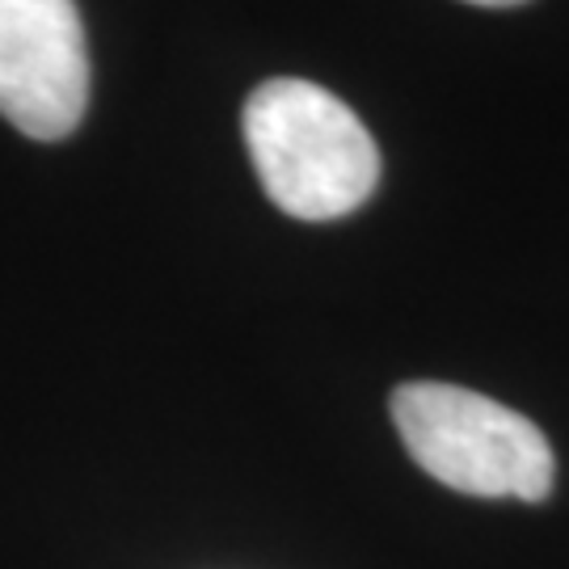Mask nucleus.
<instances>
[{"label": "nucleus", "mask_w": 569, "mask_h": 569, "mask_svg": "<svg viewBox=\"0 0 569 569\" xmlns=\"http://www.w3.org/2000/svg\"><path fill=\"white\" fill-rule=\"evenodd\" d=\"M244 148L270 203L308 224L359 211L380 182V148L359 114L296 77H274L249 93Z\"/></svg>", "instance_id": "1"}, {"label": "nucleus", "mask_w": 569, "mask_h": 569, "mask_svg": "<svg viewBox=\"0 0 569 569\" xmlns=\"http://www.w3.org/2000/svg\"><path fill=\"white\" fill-rule=\"evenodd\" d=\"M392 422L409 456L448 489L519 502H540L552 489V448L540 427L472 388L401 385Z\"/></svg>", "instance_id": "2"}, {"label": "nucleus", "mask_w": 569, "mask_h": 569, "mask_svg": "<svg viewBox=\"0 0 569 569\" xmlns=\"http://www.w3.org/2000/svg\"><path fill=\"white\" fill-rule=\"evenodd\" d=\"M89 106L77 0H0V114L30 140L72 136Z\"/></svg>", "instance_id": "3"}, {"label": "nucleus", "mask_w": 569, "mask_h": 569, "mask_svg": "<svg viewBox=\"0 0 569 569\" xmlns=\"http://www.w3.org/2000/svg\"><path fill=\"white\" fill-rule=\"evenodd\" d=\"M468 4H481V9H510V4H528V0H468Z\"/></svg>", "instance_id": "4"}]
</instances>
